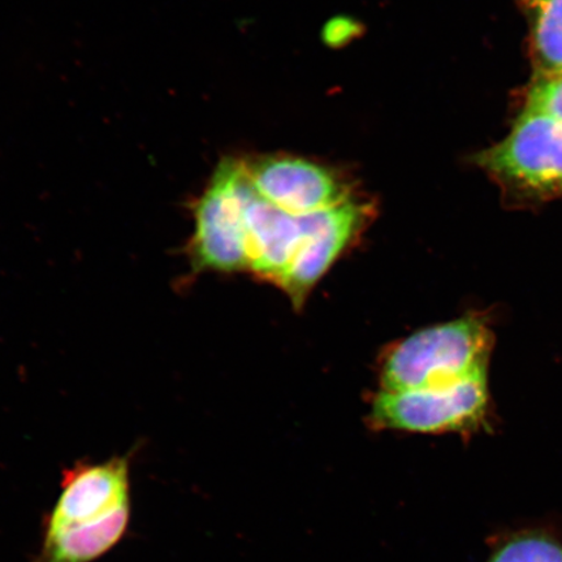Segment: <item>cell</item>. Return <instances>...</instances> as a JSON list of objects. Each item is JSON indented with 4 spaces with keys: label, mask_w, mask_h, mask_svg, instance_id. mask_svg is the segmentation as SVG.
<instances>
[{
    "label": "cell",
    "mask_w": 562,
    "mask_h": 562,
    "mask_svg": "<svg viewBox=\"0 0 562 562\" xmlns=\"http://www.w3.org/2000/svg\"><path fill=\"white\" fill-rule=\"evenodd\" d=\"M492 335L473 316L420 329L386 350L381 363L384 391L442 389L488 370Z\"/></svg>",
    "instance_id": "6da1fadb"
},
{
    "label": "cell",
    "mask_w": 562,
    "mask_h": 562,
    "mask_svg": "<svg viewBox=\"0 0 562 562\" xmlns=\"http://www.w3.org/2000/svg\"><path fill=\"white\" fill-rule=\"evenodd\" d=\"M236 170L249 271L277 285L300 251L357 195L331 209L294 214L256 191L246 173L244 159L236 158Z\"/></svg>",
    "instance_id": "7a4b0ae2"
},
{
    "label": "cell",
    "mask_w": 562,
    "mask_h": 562,
    "mask_svg": "<svg viewBox=\"0 0 562 562\" xmlns=\"http://www.w3.org/2000/svg\"><path fill=\"white\" fill-rule=\"evenodd\" d=\"M477 164L510 193L538 200L562 195V123L524 110L509 135Z\"/></svg>",
    "instance_id": "3957f363"
},
{
    "label": "cell",
    "mask_w": 562,
    "mask_h": 562,
    "mask_svg": "<svg viewBox=\"0 0 562 562\" xmlns=\"http://www.w3.org/2000/svg\"><path fill=\"white\" fill-rule=\"evenodd\" d=\"M487 372L442 389L381 390L372 400L369 420L375 428L418 434L472 432L487 417Z\"/></svg>",
    "instance_id": "277c9868"
},
{
    "label": "cell",
    "mask_w": 562,
    "mask_h": 562,
    "mask_svg": "<svg viewBox=\"0 0 562 562\" xmlns=\"http://www.w3.org/2000/svg\"><path fill=\"white\" fill-rule=\"evenodd\" d=\"M194 231L188 258L194 273L249 271L236 158L217 166L206 191L195 202Z\"/></svg>",
    "instance_id": "5b68a950"
},
{
    "label": "cell",
    "mask_w": 562,
    "mask_h": 562,
    "mask_svg": "<svg viewBox=\"0 0 562 562\" xmlns=\"http://www.w3.org/2000/svg\"><path fill=\"white\" fill-rule=\"evenodd\" d=\"M256 191L294 214H311L355 196L353 186L331 167L288 156L244 159Z\"/></svg>",
    "instance_id": "8992f818"
},
{
    "label": "cell",
    "mask_w": 562,
    "mask_h": 562,
    "mask_svg": "<svg viewBox=\"0 0 562 562\" xmlns=\"http://www.w3.org/2000/svg\"><path fill=\"white\" fill-rule=\"evenodd\" d=\"M131 507L130 460L81 462L65 470L60 494L44 524L45 531L104 521Z\"/></svg>",
    "instance_id": "52a82bcc"
},
{
    "label": "cell",
    "mask_w": 562,
    "mask_h": 562,
    "mask_svg": "<svg viewBox=\"0 0 562 562\" xmlns=\"http://www.w3.org/2000/svg\"><path fill=\"white\" fill-rule=\"evenodd\" d=\"M372 214V203L360 195L355 196L339 216L300 251L278 284L294 307L304 305L315 284L368 227Z\"/></svg>",
    "instance_id": "ba28073f"
},
{
    "label": "cell",
    "mask_w": 562,
    "mask_h": 562,
    "mask_svg": "<svg viewBox=\"0 0 562 562\" xmlns=\"http://www.w3.org/2000/svg\"><path fill=\"white\" fill-rule=\"evenodd\" d=\"M130 519L126 507L101 522L44 531L38 562H93L121 542Z\"/></svg>",
    "instance_id": "9c48e42d"
},
{
    "label": "cell",
    "mask_w": 562,
    "mask_h": 562,
    "mask_svg": "<svg viewBox=\"0 0 562 562\" xmlns=\"http://www.w3.org/2000/svg\"><path fill=\"white\" fill-rule=\"evenodd\" d=\"M530 24L537 75L562 72V0H519Z\"/></svg>",
    "instance_id": "30bf717a"
},
{
    "label": "cell",
    "mask_w": 562,
    "mask_h": 562,
    "mask_svg": "<svg viewBox=\"0 0 562 562\" xmlns=\"http://www.w3.org/2000/svg\"><path fill=\"white\" fill-rule=\"evenodd\" d=\"M486 562H562V544L542 531L519 532L498 544Z\"/></svg>",
    "instance_id": "8fae6325"
},
{
    "label": "cell",
    "mask_w": 562,
    "mask_h": 562,
    "mask_svg": "<svg viewBox=\"0 0 562 562\" xmlns=\"http://www.w3.org/2000/svg\"><path fill=\"white\" fill-rule=\"evenodd\" d=\"M525 110L539 112L562 123V72L536 75L526 93Z\"/></svg>",
    "instance_id": "7c38bea8"
}]
</instances>
